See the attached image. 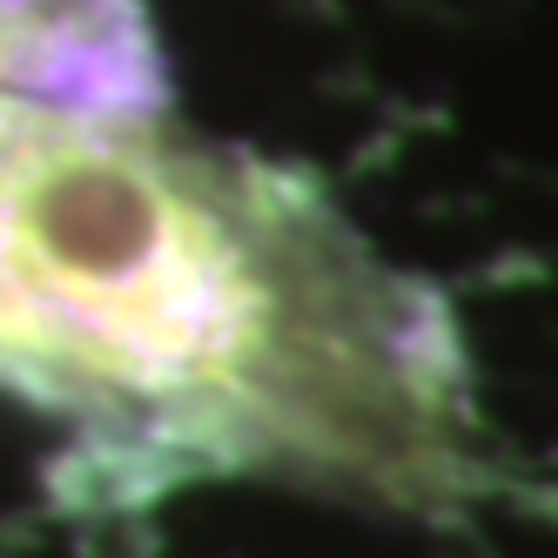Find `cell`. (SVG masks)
<instances>
[{"instance_id":"cell-1","label":"cell","mask_w":558,"mask_h":558,"mask_svg":"<svg viewBox=\"0 0 558 558\" xmlns=\"http://www.w3.org/2000/svg\"><path fill=\"white\" fill-rule=\"evenodd\" d=\"M0 350L148 397L195 445L390 498L458 485L445 330L250 162L0 114Z\"/></svg>"}]
</instances>
